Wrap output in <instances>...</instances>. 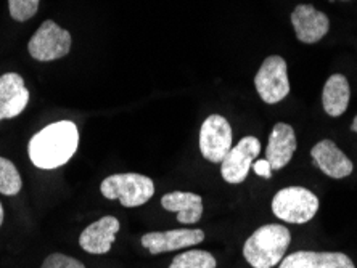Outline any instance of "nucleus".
I'll use <instances>...</instances> for the list:
<instances>
[{"label":"nucleus","instance_id":"1","mask_svg":"<svg viewBox=\"0 0 357 268\" xmlns=\"http://www.w3.org/2000/svg\"><path fill=\"white\" fill-rule=\"evenodd\" d=\"M79 130L71 120L47 125L29 140L28 155L36 167L44 171L65 166L77 151Z\"/></svg>","mask_w":357,"mask_h":268},{"label":"nucleus","instance_id":"2","mask_svg":"<svg viewBox=\"0 0 357 268\" xmlns=\"http://www.w3.org/2000/svg\"><path fill=\"white\" fill-rule=\"evenodd\" d=\"M291 243L290 230L283 225H262L246 239L243 255L253 268H272L280 264Z\"/></svg>","mask_w":357,"mask_h":268},{"label":"nucleus","instance_id":"3","mask_svg":"<svg viewBox=\"0 0 357 268\" xmlns=\"http://www.w3.org/2000/svg\"><path fill=\"white\" fill-rule=\"evenodd\" d=\"M100 191L107 199H119L124 207H139L155 194V183L142 173H114L105 178Z\"/></svg>","mask_w":357,"mask_h":268},{"label":"nucleus","instance_id":"4","mask_svg":"<svg viewBox=\"0 0 357 268\" xmlns=\"http://www.w3.org/2000/svg\"><path fill=\"white\" fill-rule=\"evenodd\" d=\"M319 198L303 187H288L278 191L272 199V212L282 222L303 225L316 217Z\"/></svg>","mask_w":357,"mask_h":268},{"label":"nucleus","instance_id":"5","mask_svg":"<svg viewBox=\"0 0 357 268\" xmlns=\"http://www.w3.org/2000/svg\"><path fill=\"white\" fill-rule=\"evenodd\" d=\"M71 50V34L55 21L47 19L36 31L28 44L29 55L38 61H55Z\"/></svg>","mask_w":357,"mask_h":268},{"label":"nucleus","instance_id":"6","mask_svg":"<svg viewBox=\"0 0 357 268\" xmlns=\"http://www.w3.org/2000/svg\"><path fill=\"white\" fill-rule=\"evenodd\" d=\"M255 86L261 100L267 104L282 102L290 93L287 63L282 56H267L255 77Z\"/></svg>","mask_w":357,"mask_h":268},{"label":"nucleus","instance_id":"7","mask_svg":"<svg viewBox=\"0 0 357 268\" xmlns=\"http://www.w3.org/2000/svg\"><path fill=\"white\" fill-rule=\"evenodd\" d=\"M232 150V127L220 114H211L199 129V151L209 162H222Z\"/></svg>","mask_w":357,"mask_h":268},{"label":"nucleus","instance_id":"8","mask_svg":"<svg viewBox=\"0 0 357 268\" xmlns=\"http://www.w3.org/2000/svg\"><path fill=\"white\" fill-rule=\"evenodd\" d=\"M261 153V143L256 136H245L232 146L224 161L220 162V173L227 183L238 185L248 177V172Z\"/></svg>","mask_w":357,"mask_h":268},{"label":"nucleus","instance_id":"9","mask_svg":"<svg viewBox=\"0 0 357 268\" xmlns=\"http://www.w3.org/2000/svg\"><path fill=\"white\" fill-rule=\"evenodd\" d=\"M204 239L203 230H169V231H151L142 236V246L150 251V254H162V252H171L177 249L192 248L199 244Z\"/></svg>","mask_w":357,"mask_h":268},{"label":"nucleus","instance_id":"10","mask_svg":"<svg viewBox=\"0 0 357 268\" xmlns=\"http://www.w3.org/2000/svg\"><path fill=\"white\" fill-rule=\"evenodd\" d=\"M291 24L295 28L298 40L307 45L316 44L320 39H324L330 29V19L327 15L306 3L298 5L293 10Z\"/></svg>","mask_w":357,"mask_h":268},{"label":"nucleus","instance_id":"11","mask_svg":"<svg viewBox=\"0 0 357 268\" xmlns=\"http://www.w3.org/2000/svg\"><path fill=\"white\" fill-rule=\"evenodd\" d=\"M29 102V90L17 72L0 76V119H12L24 111Z\"/></svg>","mask_w":357,"mask_h":268},{"label":"nucleus","instance_id":"12","mask_svg":"<svg viewBox=\"0 0 357 268\" xmlns=\"http://www.w3.org/2000/svg\"><path fill=\"white\" fill-rule=\"evenodd\" d=\"M311 156L320 171L332 178H344L353 173V161L341 151L332 140L325 139L314 145Z\"/></svg>","mask_w":357,"mask_h":268},{"label":"nucleus","instance_id":"13","mask_svg":"<svg viewBox=\"0 0 357 268\" xmlns=\"http://www.w3.org/2000/svg\"><path fill=\"white\" fill-rule=\"evenodd\" d=\"M119 227V220L113 215L102 217L82 231L79 236L81 248L89 254H107L116 239Z\"/></svg>","mask_w":357,"mask_h":268},{"label":"nucleus","instance_id":"14","mask_svg":"<svg viewBox=\"0 0 357 268\" xmlns=\"http://www.w3.org/2000/svg\"><path fill=\"white\" fill-rule=\"evenodd\" d=\"M296 151V135L291 125L278 123L272 129L269 143L266 148V159L272 171H280L291 161Z\"/></svg>","mask_w":357,"mask_h":268},{"label":"nucleus","instance_id":"15","mask_svg":"<svg viewBox=\"0 0 357 268\" xmlns=\"http://www.w3.org/2000/svg\"><path fill=\"white\" fill-rule=\"evenodd\" d=\"M278 268H356L354 262L343 252H293Z\"/></svg>","mask_w":357,"mask_h":268},{"label":"nucleus","instance_id":"16","mask_svg":"<svg viewBox=\"0 0 357 268\" xmlns=\"http://www.w3.org/2000/svg\"><path fill=\"white\" fill-rule=\"evenodd\" d=\"M161 206L169 212H177L178 223L183 225L197 223L203 214V199L195 193H167L161 198Z\"/></svg>","mask_w":357,"mask_h":268},{"label":"nucleus","instance_id":"17","mask_svg":"<svg viewBox=\"0 0 357 268\" xmlns=\"http://www.w3.org/2000/svg\"><path fill=\"white\" fill-rule=\"evenodd\" d=\"M349 84L348 79L343 74H333L328 77L325 82L324 92H322V104L325 113L332 118H338V116L344 114L349 104Z\"/></svg>","mask_w":357,"mask_h":268},{"label":"nucleus","instance_id":"18","mask_svg":"<svg viewBox=\"0 0 357 268\" xmlns=\"http://www.w3.org/2000/svg\"><path fill=\"white\" fill-rule=\"evenodd\" d=\"M218 262L213 254L206 251H187L172 259L169 268H216Z\"/></svg>","mask_w":357,"mask_h":268},{"label":"nucleus","instance_id":"19","mask_svg":"<svg viewBox=\"0 0 357 268\" xmlns=\"http://www.w3.org/2000/svg\"><path fill=\"white\" fill-rule=\"evenodd\" d=\"M21 187H23V182H21L17 166L0 156V193L5 196H15L20 193Z\"/></svg>","mask_w":357,"mask_h":268},{"label":"nucleus","instance_id":"20","mask_svg":"<svg viewBox=\"0 0 357 268\" xmlns=\"http://www.w3.org/2000/svg\"><path fill=\"white\" fill-rule=\"evenodd\" d=\"M40 0H8V10L13 19L28 21L38 13Z\"/></svg>","mask_w":357,"mask_h":268},{"label":"nucleus","instance_id":"21","mask_svg":"<svg viewBox=\"0 0 357 268\" xmlns=\"http://www.w3.org/2000/svg\"><path fill=\"white\" fill-rule=\"evenodd\" d=\"M40 268H86V267H84L82 262H79L77 259H73L70 255L55 252V254H50L47 257Z\"/></svg>","mask_w":357,"mask_h":268},{"label":"nucleus","instance_id":"22","mask_svg":"<svg viewBox=\"0 0 357 268\" xmlns=\"http://www.w3.org/2000/svg\"><path fill=\"white\" fill-rule=\"evenodd\" d=\"M251 169L258 173L259 177H264V178L272 177V169H271V164H269V161H267V159L255 161L253 166H251Z\"/></svg>","mask_w":357,"mask_h":268},{"label":"nucleus","instance_id":"23","mask_svg":"<svg viewBox=\"0 0 357 268\" xmlns=\"http://www.w3.org/2000/svg\"><path fill=\"white\" fill-rule=\"evenodd\" d=\"M351 130H353V132H356V134H357V116L354 118L353 124H351Z\"/></svg>","mask_w":357,"mask_h":268},{"label":"nucleus","instance_id":"24","mask_svg":"<svg viewBox=\"0 0 357 268\" xmlns=\"http://www.w3.org/2000/svg\"><path fill=\"white\" fill-rule=\"evenodd\" d=\"M3 223V207H2V203H0V227H2Z\"/></svg>","mask_w":357,"mask_h":268},{"label":"nucleus","instance_id":"25","mask_svg":"<svg viewBox=\"0 0 357 268\" xmlns=\"http://www.w3.org/2000/svg\"><path fill=\"white\" fill-rule=\"evenodd\" d=\"M330 2H335V0H330ZM341 2H351V0H341Z\"/></svg>","mask_w":357,"mask_h":268}]
</instances>
